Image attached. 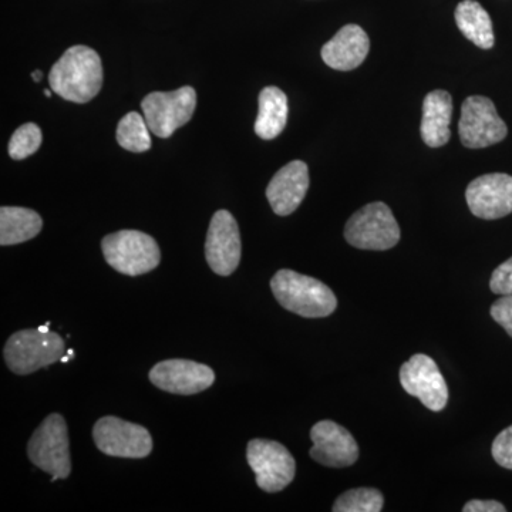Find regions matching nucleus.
<instances>
[{"mask_svg": "<svg viewBox=\"0 0 512 512\" xmlns=\"http://www.w3.org/2000/svg\"><path fill=\"white\" fill-rule=\"evenodd\" d=\"M117 143L131 153H146L151 148L150 127L136 111L126 114L117 126Z\"/></svg>", "mask_w": 512, "mask_h": 512, "instance_id": "4be33fe9", "label": "nucleus"}, {"mask_svg": "<svg viewBox=\"0 0 512 512\" xmlns=\"http://www.w3.org/2000/svg\"><path fill=\"white\" fill-rule=\"evenodd\" d=\"M197 107V93L190 86L175 92L147 94L141 103L144 119L154 136L168 138L192 119Z\"/></svg>", "mask_w": 512, "mask_h": 512, "instance_id": "0eeeda50", "label": "nucleus"}, {"mask_svg": "<svg viewBox=\"0 0 512 512\" xmlns=\"http://www.w3.org/2000/svg\"><path fill=\"white\" fill-rule=\"evenodd\" d=\"M309 190V168L303 161H291L282 167L266 188V198L279 217L298 210Z\"/></svg>", "mask_w": 512, "mask_h": 512, "instance_id": "dca6fc26", "label": "nucleus"}, {"mask_svg": "<svg viewBox=\"0 0 512 512\" xmlns=\"http://www.w3.org/2000/svg\"><path fill=\"white\" fill-rule=\"evenodd\" d=\"M33 80H35L36 83L40 82V79H42V72L40 70H35L32 74Z\"/></svg>", "mask_w": 512, "mask_h": 512, "instance_id": "c85d7f7f", "label": "nucleus"}, {"mask_svg": "<svg viewBox=\"0 0 512 512\" xmlns=\"http://www.w3.org/2000/svg\"><path fill=\"white\" fill-rule=\"evenodd\" d=\"M49 84L64 100L77 104L93 100L103 86L100 56L87 46L70 47L50 70Z\"/></svg>", "mask_w": 512, "mask_h": 512, "instance_id": "f257e3e1", "label": "nucleus"}, {"mask_svg": "<svg viewBox=\"0 0 512 512\" xmlns=\"http://www.w3.org/2000/svg\"><path fill=\"white\" fill-rule=\"evenodd\" d=\"M64 340L55 332L39 329L13 333L3 349L6 365L15 375L25 376L59 362L63 357Z\"/></svg>", "mask_w": 512, "mask_h": 512, "instance_id": "20e7f679", "label": "nucleus"}, {"mask_svg": "<svg viewBox=\"0 0 512 512\" xmlns=\"http://www.w3.org/2000/svg\"><path fill=\"white\" fill-rule=\"evenodd\" d=\"M490 289L495 295H512V256L495 269L491 275Z\"/></svg>", "mask_w": 512, "mask_h": 512, "instance_id": "a878e982", "label": "nucleus"}, {"mask_svg": "<svg viewBox=\"0 0 512 512\" xmlns=\"http://www.w3.org/2000/svg\"><path fill=\"white\" fill-rule=\"evenodd\" d=\"M384 498L376 488H353L340 495L333 504L335 512H380Z\"/></svg>", "mask_w": 512, "mask_h": 512, "instance_id": "5701e85b", "label": "nucleus"}, {"mask_svg": "<svg viewBox=\"0 0 512 512\" xmlns=\"http://www.w3.org/2000/svg\"><path fill=\"white\" fill-rule=\"evenodd\" d=\"M464 512H505L503 504L494 500H473L464 505Z\"/></svg>", "mask_w": 512, "mask_h": 512, "instance_id": "cd10ccee", "label": "nucleus"}, {"mask_svg": "<svg viewBox=\"0 0 512 512\" xmlns=\"http://www.w3.org/2000/svg\"><path fill=\"white\" fill-rule=\"evenodd\" d=\"M67 355H69L70 357H73L74 356V350L70 349L69 352H67Z\"/></svg>", "mask_w": 512, "mask_h": 512, "instance_id": "473e14b6", "label": "nucleus"}, {"mask_svg": "<svg viewBox=\"0 0 512 512\" xmlns=\"http://www.w3.org/2000/svg\"><path fill=\"white\" fill-rule=\"evenodd\" d=\"M491 316L512 338V295L501 296L491 306Z\"/></svg>", "mask_w": 512, "mask_h": 512, "instance_id": "bb28decb", "label": "nucleus"}, {"mask_svg": "<svg viewBox=\"0 0 512 512\" xmlns=\"http://www.w3.org/2000/svg\"><path fill=\"white\" fill-rule=\"evenodd\" d=\"M288 97L279 87L268 86L259 94V111L255 121L256 136L274 140L288 123Z\"/></svg>", "mask_w": 512, "mask_h": 512, "instance_id": "6ab92c4d", "label": "nucleus"}, {"mask_svg": "<svg viewBox=\"0 0 512 512\" xmlns=\"http://www.w3.org/2000/svg\"><path fill=\"white\" fill-rule=\"evenodd\" d=\"M400 383L431 412H441L448 402V387L439 366L431 357L414 355L400 369Z\"/></svg>", "mask_w": 512, "mask_h": 512, "instance_id": "f8f14e48", "label": "nucleus"}, {"mask_svg": "<svg viewBox=\"0 0 512 512\" xmlns=\"http://www.w3.org/2000/svg\"><path fill=\"white\" fill-rule=\"evenodd\" d=\"M242 244L238 222L227 210L215 212L205 241V258L217 275L229 276L241 262Z\"/></svg>", "mask_w": 512, "mask_h": 512, "instance_id": "9b49d317", "label": "nucleus"}, {"mask_svg": "<svg viewBox=\"0 0 512 512\" xmlns=\"http://www.w3.org/2000/svg\"><path fill=\"white\" fill-rule=\"evenodd\" d=\"M249 467L256 484L266 493H279L292 483L296 473L295 458L278 441L255 439L248 443Z\"/></svg>", "mask_w": 512, "mask_h": 512, "instance_id": "6e6552de", "label": "nucleus"}, {"mask_svg": "<svg viewBox=\"0 0 512 512\" xmlns=\"http://www.w3.org/2000/svg\"><path fill=\"white\" fill-rule=\"evenodd\" d=\"M466 200L473 215L481 220H500L512 212V177L508 174H485L471 181Z\"/></svg>", "mask_w": 512, "mask_h": 512, "instance_id": "4468645a", "label": "nucleus"}, {"mask_svg": "<svg viewBox=\"0 0 512 512\" xmlns=\"http://www.w3.org/2000/svg\"><path fill=\"white\" fill-rule=\"evenodd\" d=\"M45 96H46V97H50V96H52V92H50V90H49V89H46V90H45Z\"/></svg>", "mask_w": 512, "mask_h": 512, "instance_id": "2f4dec72", "label": "nucleus"}, {"mask_svg": "<svg viewBox=\"0 0 512 512\" xmlns=\"http://www.w3.org/2000/svg\"><path fill=\"white\" fill-rule=\"evenodd\" d=\"M93 439L101 453L110 457L146 458L153 451V437L146 427L106 416L94 424Z\"/></svg>", "mask_w": 512, "mask_h": 512, "instance_id": "9d476101", "label": "nucleus"}, {"mask_svg": "<svg viewBox=\"0 0 512 512\" xmlns=\"http://www.w3.org/2000/svg\"><path fill=\"white\" fill-rule=\"evenodd\" d=\"M311 457L330 468L353 466L359 458V446L352 434L335 421L322 420L311 430Z\"/></svg>", "mask_w": 512, "mask_h": 512, "instance_id": "2eb2a0df", "label": "nucleus"}, {"mask_svg": "<svg viewBox=\"0 0 512 512\" xmlns=\"http://www.w3.org/2000/svg\"><path fill=\"white\" fill-rule=\"evenodd\" d=\"M150 382L164 392L192 396L210 389L215 382V373L202 363L170 359L157 363L150 370Z\"/></svg>", "mask_w": 512, "mask_h": 512, "instance_id": "ddd939ff", "label": "nucleus"}, {"mask_svg": "<svg viewBox=\"0 0 512 512\" xmlns=\"http://www.w3.org/2000/svg\"><path fill=\"white\" fill-rule=\"evenodd\" d=\"M271 289L282 308L303 318H326L338 308V299L328 285L291 269L276 272Z\"/></svg>", "mask_w": 512, "mask_h": 512, "instance_id": "f03ea898", "label": "nucleus"}, {"mask_svg": "<svg viewBox=\"0 0 512 512\" xmlns=\"http://www.w3.org/2000/svg\"><path fill=\"white\" fill-rule=\"evenodd\" d=\"M345 238L355 248L387 251L399 244L400 227L384 202H372L349 218Z\"/></svg>", "mask_w": 512, "mask_h": 512, "instance_id": "423d86ee", "label": "nucleus"}, {"mask_svg": "<svg viewBox=\"0 0 512 512\" xmlns=\"http://www.w3.org/2000/svg\"><path fill=\"white\" fill-rule=\"evenodd\" d=\"M491 451L498 466L512 470V426L507 427L495 437Z\"/></svg>", "mask_w": 512, "mask_h": 512, "instance_id": "393cba45", "label": "nucleus"}, {"mask_svg": "<svg viewBox=\"0 0 512 512\" xmlns=\"http://www.w3.org/2000/svg\"><path fill=\"white\" fill-rule=\"evenodd\" d=\"M453 99L446 90H434L424 97L420 134L431 148L443 147L450 140Z\"/></svg>", "mask_w": 512, "mask_h": 512, "instance_id": "a211bd4d", "label": "nucleus"}, {"mask_svg": "<svg viewBox=\"0 0 512 512\" xmlns=\"http://www.w3.org/2000/svg\"><path fill=\"white\" fill-rule=\"evenodd\" d=\"M454 18L460 32L474 45L485 50L494 46L493 20L476 0H463L458 3Z\"/></svg>", "mask_w": 512, "mask_h": 512, "instance_id": "412c9836", "label": "nucleus"}, {"mask_svg": "<svg viewBox=\"0 0 512 512\" xmlns=\"http://www.w3.org/2000/svg\"><path fill=\"white\" fill-rule=\"evenodd\" d=\"M43 220L36 211L22 207L0 208V245L23 244L40 234Z\"/></svg>", "mask_w": 512, "mask_h": 512, "instance_id": "aec40b11", "label": "nucleus"}, {"mask_svg": "<svg viewBox=\"0 0 512 512\" xmlns=\"http://www.w3.org/2000/svg\"><path fill=\"white\" fill-rule=\"evenodd\" d=\"M369 50L370 40L365 30L346 25L322 47V59L330 69L350 72L365 62Z\"/></svg>", "mask_w": 512, "mask_h": 512, "instance_id": "f3484780", "label": "nucleus"}, {"mask_svg": "<svg viewBox=\"0 0 512 512\" xmlns=\"http://www.w3.org/2000/svg\"><path fill=\"white\" fill-rule=\"evenodd\" d=\"M101 251L111 268L127 276L148 274L161 262L156 239L134 229L107 235L101 241Z\"/></svg>", "mask_w": 512, "mask_h": 512, "instance_id": "7ed1b4c3", "label": "nucleus"}, {"mask_svg": "<svg viewBox=\"0 0 512 512\" xmlns=\"http://www.w3.org/2000/svg\"><path fill=\"white\" fill-rule=\"evenodd\" d=\"M72 359L69 355L63 356L62 359H60V362L67 363L69 360Z\"/></svg>", "mask_w": 512, "mask_h": 512, "instance_id": "7c9ffc66", "label": "nucleus"}, {"mask_svg": "<svg viewBox=\"0 0 512 512\" xmlns=\"http://www.w3.org/2000/svg\"><path fill=\"white\" fill-rule=\"evenodd\" d=\"M30 461L40 470L49 473L52 480H64L72 473L69 431L60 414L47 416L37 427L28 444Z\"/></svg>", "mask_w": 512, "mask_h": 512, "instance_id": "39448f33", "label": "nucleus"}, {"mask_svg": "<svg viewBox=\"0 0 512 512\" xmlns=\"http://www.w3.org/2000/svg\"><path fill=\"white\" fill-rule=\"evenodd\" d=\"M49 325H50V323H46L45 326H40L39 330H42V332H46V333L50 332Z\"/></svg>", "mask_w": 512, "mask_h": 512, "instance_id": "c756f323", "label": "nucleus"}, {"mask_svg": "<svg viewBox=\"0 0 512 512\" xmlns=\"http://www.w3.org/2000/svg\"><path fill=\"white\" fill-rule=\"evenodd\" d=\"M42 146V130L35 123L23 124L9 141V156L13 160H25Z\"/></svg>", "mask_w": 512, "mask_h": 512, "instance_id": "b1692460", "label": "nucleus"}, {"mask_svg": "<svg viewBox=\"0 0 512 512\" xmlns=\"http://www.w3.org/2000/svg\"><path fill=\"white\" fill-rule=\"evenodd\" d=\"M458 134L464 147L485 148L501 143L508 134L507 124L498 116L493 101L471 96L461 106Z\"/></svg>", "mask_w": 512, "mask_h": 512, "instance_id": "1a4fd4ad", "label": "nucleus"}]
</instances>
